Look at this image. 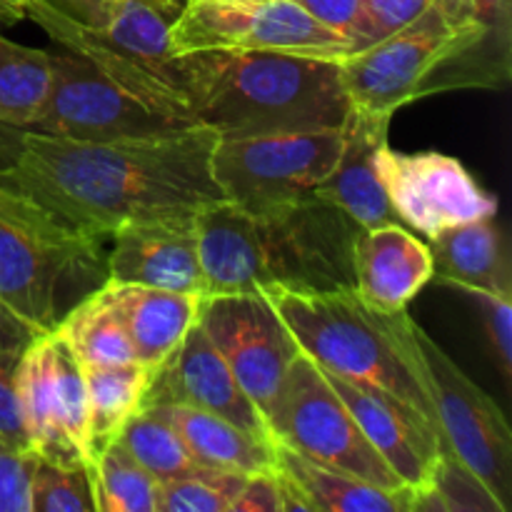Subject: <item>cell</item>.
Listing matches in <instances>:
<instances>
[{
  "instance_id": "36",
  "label": "cell",
  "mask_w": 512,
  "mask_h": 512,
  "mask_svg": "<svg viewBox=\"0 0 512 512\" xmlns=\"http://www.w3.org/2000/svg\"><path fill=\"white\" fill-rule=\"evenodd\" d=\"M23 353V350H20ZM18 350L0 348V435L13 440L20 448H28V435L23 428V415L18 403Z\"/></svg>"
},
{
  "instance_id": "23",
  "label": "cell",
  "mask_w": 512,
  "mask_h": 512,
  "mask_svg": "<svg viewBox=\"0 0 512 512\" xmlns=\"http://www.w3.org/2000/svg\"><path fill=\"white\" fill-rule=\"evenodd\" d=\"M275 465L303 495L308 512H413V488H380L358 475L313 463L278 443Z\"/></svg>"
},
{
  "instance_id": "14",
  "label": "cell",
  "mask_w": 512,
  "mask_h": 512,
  "mask_svg": "<svg viewBox=\"0 0 512 512\" xmlns=\"http://www.w3.org/2000/svg\"><path fill=\"white\" fill-rule=\"evenodd\" d=\"M378 170L395 218L428 240L455 225L498 213V198L453 155L435 150L398 153L385 145Z\"/></svg>"
},
{
  "instance_id": "7",
  "label": "cell",
  "mask_w": 512,
  "mask_h": 512,
  "mask_svg": "<svg viewBox=\"0 0 512 512\" xmlns=\"http://www.w3.org/2000/svg\"><path fill=\"white\" fill-rule=\"evenodd\" d=\"M105 258L103 240L68 233L0 185V300L40 333L108 280Z\"/></svg>"
},
{
  "instance_id": "29",
  "label": "cell",
  "mask_w": 512,
  "mask_h": 512,
  "mask_svg": "<svg viewBox=\"0 0 512 512\" xmlns=\"http://www.w3.org/2000/svg\"><path fill=\"white\" fill-rule=\"evenodd\" d=\"M120 445L153 475L158 483L175 478H190V475L205 473V465L190 455L178 430L160 418L153 408H140L133 418L125 423L118 438Z\"/></svg>"
},
{
  "instance_id": "38",
  "label": "cell",
  "mask_w": 512,
  "mask_h": 512,
  "mask_svg": "<svg viewBox=\"0 0 512 512\" xmlns=\"http://www.w3.org/2000/svg\"><path fill=\"white\" fill-rule=\"evenodd\" d=\"M40 333L35 325H30L28 320L20 318L8 303L0 300V348L3 350H25L33 343Z\"/></svg>"
},
{
  "instance_id": "5",
  "label": "cell",
  "mask_w": 512,
  "mask_h": 512,
  "mask_svg": "<svg viewBox=\"0 0 512 512\" xmlns=\"http://www.w3.org/2000/svg\"><path fill=\"white\" fill-rule=\"evenodd\" d=\"M275 308L300 353L320 370L350 383L385 390L433 423L428 398L385 330L378 310L363 303L353 285L328 290H293L268 285ZM435 425V423H433Z\"/></svg>"
},
{
  "instance_id": "2",
  "label": "cell",
  "mask_w": 512,
  "mask_h": 512,
  "mask_svg": "<svg viewBox=\"0 0 512 512\" xmlns=\"http://www.w3.org/2000/svg\"><path fill=\"white\" fill-rule=\"evenodd\" d=\"M178 85L218 138L345 128L350 100L338 58L268 50H198L175 58Z\"/></svg>"
},
{
  "instance_id": "20",
  "label": "cell",
  "mask_w": 512,
  "mask_h": 512,
  "mask_svg": "<svg viewBox=\"0 0 512 512\" xmlns=\"http://www.w3.org/2000/svg\"><path fill=\"white\" fill-rule=\"evenodd\" d=\"M110 298L123 315L135 360L155 370L198 320L200 295L105 280Z\"/></svg>"
},
{
  "instance_id": "8",
  "label": "cell",
  "mask_w": 512,
  "mask_h": 512,
  "mask_svg": "<svg viewBox=\"0 0 512 512\" xmlns=\"http://www.w3.org/2000/svg\"><path fill=\"white\" fill-rule=\"evenodd\" d=\"M30 130L78 140H130L198 128L185 100L148 93L83 53H53V85Z\"/></svg>"
},
{
  "instance_id": "12",
  "label": "cell",
  "mask_w": 512,
  "mask_h": 512,
  "mask_svg": "<svg viewBox=\"0 0 512 512\" xmlns=\"http://www.w3.org/2000/svg\"><path fill=\"white\" fill-rule=\"evenodd\" d=\"M183 0H118L103 28H75L45 13H28L60 48L75 50L108 73L163 98L185 100L175 73L170 33ZM188 103V100H185Z\"/></svg>"
},
{
  "instance_id": "19",
  "label": "cell",
  "mask_w": 512,
  "mask_h": 512,
  "mask_svg": "<svg viewBox=\"0 0 512 512\" xmlns=\"http://www.w3.org/2000/svg\"><path fill=\"white\" fill-rule=\"evenodd\" d=\"M390 120V115L353 110L345 123L338 163L315 193L343 210L360 230L400 223L390 208L378 170L380 150L388 145Z\"/></svg>"
},
{
  "instance_id": "27",
  "label": "cell",
  "mask_w": 512,
  "mask_h": 512,
  "mask_svg": "<svg viewBox=\"0 0 512 512\" xmlns=\"http://www.w3.org/2000/svg\"><path fill=\"white\" fill-rule=\"evenodd\" d=\"M53 85V53L13 43L0 33V123H35Z\"/></svg>"
},
{
  "instance_id": "16",
  "label": "cell",
  "mask_w": 512,
  "mask_h": 512,
  "mask_svg": "<svg viewBox=\"0 0 512 512\" xmlns=\"http://www.w3.org/2000/svg\"><path fill=\"white\" fill-rule=\"evenodd\" d=\"M108 280L150 285L175 293L205 295L195 215L143 220L113 233L108 250Z\"/></svg>"
},
{
  "instance_id": "41",
  "label": "cell",
  "mask_w": 512,
  "mask_h": 512,
  "mask_svg": "<svg viewBox=\"0 0 512 512\" xmlns=\"http://www.w3.org/2000/svg\"><path fill=\"white\" fill-rule=\"evenodd\" d=\"M0 3L3 5H8V8H13V10H20V13L25 15V0H0Z\"/></svg>"
},
{
  "instance_id": "24",
  "label": "cell",
  "mask_w": 512,
  "mask_h": 512,
  "mask_svg": "<svg viewBox=\"0 0 512 512\" xmlns=\"http://www.w3.org/2000/svg\"><path fill=\"white\" fill-rule=\"evenodd\" d=\"M18 403L23 428L35 458L58 465H88L78 448L65 435L60 423L58 400L50 378V340L48 333L38 335L20 353L18 363Z\"/></svg>"
},
{
  "instance_id": "34",
  "label": "cell",
  "mask_w": 512,
  "mask_h": 512,
  "mask_svg": "<svg viewBox=\"0 0 512 512\" xmlns=\"http://www.w3.org/2000/svg\"><path fill=\"white\" fill-rule=\"evenodd\" d=\"M35 453L0 435V512H30Z\"/></svg>"
},
{
  "instance_id": "25",
  "label": "cell",
  "mask_w": 512,
  "mask_h": 512,
  "mask_svg": "<svg viewBox=\"0 0 512 512\" xmlns=\"http://www.w3.org/2000/svg\"><path fill=\"white\" fill-rule=\"evenodd\" d=\"M88 395L90 453H100L113 443L130 418L143 408L153 370L138 360L83 368ZM93 463V460H90Z\"/></svg>"
},
{
  "instance_id": "33",
  "label": "cell",
  "mask_w": 512,
  "mask_h": 512,
  "mask_svg": "<svg viewBox=\"0 0 512 512\" xmlns=\"http://www.w3.org/2000/svg\"><path fill=\"white\" fill-rule=\"evenodd\" d=\"M475 308L480 310V320L485 325L490 345H493L495 360L500 373L510 378L512 373V295L490 293L483 288H458Z\"/></svg>"
},
{
  "instance_id": "18",
  "label": "cell",
  "mask_w": 512,
  "mask_h": 512,
  "mask_svg": "<svg viewBox=\"0 0 512 512\" xmlns=\"http://www.w3.org/2000/svg\"><path fill=\"white\" fill-rule=\"evenodd\" d=\"M430 245L405 225L385 223L363 228L353 245V288L378 313H398L433 280Z\"/></svg>"
},
{
  "instance_id": "28",
  "label": "cell",
  "mask_w": 512,
  "mask_h": 512,
  "mask_svg": "<svg viewBox=\"0 0 512 512\" xmlns=\"http://www.w3.org/2000/svg\"><path fill=\"white\" fill-rule=\"evenodd\" d=\"M95 512H158L160 483L113 440L90 463Z\"/></svg>"
},
{
  "instance_id": "10",
  "label": "cell",
  "mask_w": 512,
  "mask_h": 512,
  "mask_svg": "<svg viewBox=\"0 0 512 512\" xmlns=\"http://www.w3.org/2000/svg\"><path fill=\"white\" fill-rule=\"evenodd\" d=\"M273 443L325 468L358 475L380 488H408L368 443L323 370L300 353L290 363L278 403L268 418Z\"/></svg>"
},
{
  "instance_id": "1",
  "label": "cell",
  "mask_w": 512,
  "mask_h": 512,
  "mask_svg": "<svg viewBox=\"0 0 512 512\" xmlns=\"http://www.w3.org/2000/svg\"><path fill=\"white\" fill-rule=\"evenodd\" d=\"M218 135L188 128L130 140H78L0 123V185L63 230L108 243L143 220L195 215L225 200L210 173Z\"/></svg>"
},
{
  "instance_id": "6",
  "label": "cell",
  "mask_w": 512,
  "mask_h": 512,
  "mask_svg": "<svg viewBox=\"0 0 512 512\" xmlns=\"http://www.w3.org/2000/svg\"><path fill=\"white\" fill-rule=\"evenodd\" d=\"M405 365L428 398L445 455L463 465L500 510H510L512 433L500 405L475 385L405 310L380 313Z\"/></svg>"
},
{
  "instance_id": "35",
  "label": "cell",
  "mask_w": 512,
  "mask_h": 512,
  "mask_svg": "<svg viewBox=\"0 0 512 512\" xmlns=\"http://www.w3.org/2000/svg\"><path fill=\"white\" fill-rule=\"evenodd\" d=\"M118 0H25V15L45 13L75 28H103L113 18Z\"/></svg>"
},
{
  "instance_id": "37",
  "label": "cell",
  "mask_w": 512,
  "mask_h": 512,
  "mask_svg": "<svg viewBox=\"0 0 512 512\" xmlns=\"http://www.w3.org/2000/svg\"><path fill=\"white\" fill-rule=\"evenodd\" d=\"M293 3H298L305 13L313 15L325 28L343 35L353 48L355 33H358L360 0H293Z\"/></svg>"
},
{
  "instance_id": "9",
  "label": "cell",
  "mask_w": 512,
  "mask_h": 512,
  "mask_svg": "<svg viewBox=\"0 0 512 512\" xmlns=\"http://www.w3.org/2000/svg\"><path fill=\"white\" fill-rule=\"evenodd\" d=\"M338 130L218 138L210 173L228 203L245 213H270L308 200L335 168L343 150Z\"/></svg>"
},
{
  "instance_id": "39",
  "label": "cell",
  "mask_w": 512,
  "mask_h": 512,
  "mask_svg": "<svg viewBox=\"0 0 512 512\" xmlns=\"http://www.w3.org/2000/svg\"><path fill=\"white\" fill-rule=\"evenodd\" d=\"M470 13L485 25H510V0H465Z\"/></svg>"
},
{
  "instance_id": "30",
  "label": "cell",
  "mask_w": 512,
  "mask_h": 512,
  "mask_svg": "<svg viewBox=\"0 0 512 512\" xmlns=\"http://www.w3.org/2000/svg\"><path fill=\"white\" fill-rule=\"evenodd\" d=\"M30 512H95L88 465H58L35 458Z\"/></svg>"
},
{
  "instance_id": "11",
  "label": "cell",
  "mask_w": 512,
  "mask_h": 512,
  "mask_svg": "<svg viewBox=\"0 0 512 512\" xmlns=\"http://www.w3.org/2000/svg\"><path fill=\"white\" fill-rule=\"evenodd\" d=\"M170 45L175 55L268 50L340 60L353 53L343 35L325 28L293 0H185Z\"/></svg>"
},
{
  "instance_id": "32",
  "label": "cell",
  "mask_w": 512,
  "mask_h": 512,
  "mask_svg": "<svg viewBox=\"0 0 512 512\" xmlns=\"http://www.w3.org/2000/svg\"><path fill=\"white\" fill-rule=\"evenodd\" d=\"M430 3L433 0H360V18L358 33H355L353 40V53L403 30Z\"/></svg>"
},
{
  "instance_id": "3",
  "label": "cell",
  "mask_w": 512,
  "mask_h": 512,
  "mask_svg": "<svg viewBox=\"0 0 512 512\" xmlns=\"http://www.w3.org/2000/svg\"><path fill=\"white\" fill-rule=\"evenodd\" d=\"M358 230L343 210L318 195L270 213H245L228 200L195 213L208 293L353 285Z\"/></svg>"
},
{
  "instance_id": "13",
  "label": "cell",
  "mask_w": 512,
  "mask_h": 512,
  "mask_svg": "<svg viewBox=\"0 0 512 512\" xmlns=\"http://www.w3.org/2000/svg\"><path fill=\"white\" fill-rule=\"evenodd\" d=\"M198 323L268 423L290 363L300 355L263 290L200 295Z\"/></svg>"
},
{
  "instance_id": "4",
  "label": "cell",
  "mask_w": 512,
  "mask_h": 512,
  "mask_svg": "<svg viewBox=\"0 0 512 512\" xmlns=\"http://www.w3.org/2000/svg\"><path fill=\"white\" fill-rule=\"evenodd\" d=\"M510 25H485L465 0H433L380 43L340 58L350 108L390 115L420 98L510 83Z\"/></svg>"
},
{
  "instance_id": "17",
  "label": "cell",
  "mask_w": 512,
  "mask_h": 512,
  "mask_svg": "<svg viewBox=\"0 0 512 512\" xmlns=\"http://www.w3.org/2000/svg\"><path fill=\"white\" fill-rule=\"evenodd\" d=\"M325 373V370H323ZM335 393L348 405L350 415L360 425L368 443L408 488H425L433 480L443 455L435 425L380 388L350 383L325 373Z\"/></svg>"
},
{
  "instance_id": "26",
  "label": "cell",
  "mask_w": 512,
  "mask_h": 512,
  "mask_svg": "<svg viewBox=\"0 0 512 512\" xmlns=\"http://www.w3.org/2000/svg\"><path fill=\"white\" fill-rule=\"evenodd\" d=\"M53 333L73 350L83 368L135 360L123 315H120L115 300L110 298L105 283L85 295L80 303H75L65 313V318L55 325Z\"/></svg>"
},
{
  "instance_id": "21",
  "label": "cell",
  "mask_w": 512,
  "mask_h": 512,
  "mask_svg": "<svg viewBox=\"0 0 512 512\" xmlns=\"http://www.w3.org/2000/svg\"><path fill=\"white\" fill-rule=\"evenodd\" d=\"M430 253L435 283L512 295L510 253L495 215L443 230L430 238Z\"/></svg>"
},
{
  "instance_id": "15",
  "label": "cell",
  "mask_w": 512,
  "mask_h": 512,
  "mask_svg": "<svg viewBox=\"0 0 512 512\" xmlns=\"http://www.w3.org/2000/svg\"><path fill=\"white\" fill-rule=\"evenodd\" d=\"M145 405H188L220 415L258 438L273 440L263 413L248 398L198 320L178 348L153 370Z\"/></svg>"
},
{
  "instance_id": "40",
  "label": "cell",
  "mask_w": 512,
  "mask_h": 512,
  "mask_svg": "<svg viewBox=\"0 0 512 512\" xmlns=\"http://www.w3.org/2000/svg\"><path fill=\"white\" fill-rule=\"evenodd\" d=\"M23 18H25V15L20 13V10H13V8H8V5L0 3V28H5V25L20 23Z\"/></svg>"
},
{
  "instance_id": "31",
  "label": "cell",
  "mask_w": 512,
  "mask_h": 512,
  "mask_svg": "<svg viewBox=\"0 0 512 512\" xmlns=\"http://www.w3.org/2000/svg\"><path fill=\"white\" fill-rule=\"evenodd\" d=\"M245 475L205 470L160 483L158 512H230Z\"/></svg>"
},
{
  "instance_id": "22",
  "label": "cell",
  "mask_w": 512,
  "mask_h": 512,
  "mask_svg": "<svg viewBox=\"0 0 512 512\" xmlns=\"http://www.w3.org/2000/svg\"><path fill=\"white\" fill-rule=\"evenodd\" d=\"M145 408H153L160 418L168 420L178 430L190 455L205 468L240 475H255L275 468L273 440L258 438L220 415L188 405H145Z\"/></svg>"
}]
</instances>
